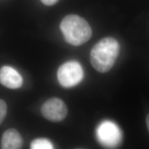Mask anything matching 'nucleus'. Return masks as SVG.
<instances>
[{"mask_svg": "<svg viewBox=\"0 0 149 149\" xmlns=\"http://www.w3.org/2000/svg\"><path fill=\"white\" fill-rule=\"evenodd\" d=\"M23 140L21 135L15 129H9L3 133L1 141L2 149H21Z\"/></svg>", "mask_w": 149, "mask_h": 149, "instance_id": "7", "label": "nucleus"}, {"mask_svg": "<svg viewBox=\"0 0 149 149\" xmlns=\"http://www.w3.org/2000/svg\"><path fill=\"white\" fill-rule=\"evenodd\" d=\"M32 149H52L53 145L47 139H37L34 140L31 144Z\"/></svg>", "mask_w": 149, "mask_h": 149, "instance_id": "8", "label": "nucleus"}, {"mask_svg": "<svg viewBox=\"0 0 149 149\" xmlns=\"http://www.w3.org/2000/svg\"><path fill=\"white\" fill-rule=\"evenodd\" d=\"M7 107L5 102L0 99V125L3 122L7 115Z\"/></svg>", "mask_w": 149, "mask_h": 149, "instance_id": "9", "label": "nucleus"}, {"mask_svg": "<svg viewBox=\"0 0 149 149\" xmlns=\"http://www.w3.org/2000/svg\"><path fill=\"white\" fill-rule=\"evenodd\" d=\"M57 76L60 84L64 87L69 88L77 85L82 80L84 71L79 63L71 61L59 68Z\"/></svg>", "mask_w": 149, "mask_h": 149, "instance_id": "3", "label": "nucleus"}, {"mask_svg": "<svg viewBox=\"0 0 149 149\" xmlns=\"http://www.w3.org/2000/svg\"><path fill=\"white\" fill-rule=\"evenodd\" d=\"M45 5L53 6L55 5L59 0H40Z\"/></svg>", "mask_w": 149, "mask_h": 149, "instance_id": "10", "label": "nucleus"}, {"mask_svg": "<svg viewBox=\"0 0 149 149\" xmlns=\"http://www.w3.org/2000/svg\"><path fill=\"white\" fill-rule=\"evenodd\" d=\"M60 27L66 42L74 46L86 43L92 34L88 23L84 18L76 15L65 16Z\"/></svg>", "mask_w": 149, "mask_h": 149, "instance_id": "2", "label": "nucleus"}, {"mask_svg": "<svg viewBox=\"0 0 149 149\" xmlns=\"http://www.w3.org/2000/svg\"><path fill=\"white\" fill-rule=\"evenodd\" d=\"M97 136L102 144L113 146L119 143L121 134L117 125L111 122L102 123L97 129Z\"/></svg>", "mask_w": 149, "mask_h": 149, "instance_id": "5", "label": "nucleus"}, {"mask_svg": "<svg viewBox=\"0 0 149 149\" xmlns=\"http://www.w3.org/2000/svg\"><path fill=\"white\" fill-rule=\"evenodd\" d=\"M0 83L10 89H17L23 84V79L16 70L5 66L0 69Z\"/></svg>", "mask_w": 149, "mask_h": 149, "instance_id": "6", "label": "nucleus"}, {"mask_svg": "<svg viewBox=\"0 0 149 149\" xmlns=\"http://www.w3.org/2000/svg\"><path fill=\"white\" fill-rule=\"evenodd\" d=\"M146 125H147V128L148 129L149 133V114L147 116L146 118Z\"/></svg>", "mask_w": 149, "mask_h": 149, "instance_id": "11", "label": "nucleus"}, {"mask_svg": "<svg viewBox=\"0 0 149 149\" xmlns=\"http://www.w3.org/2000/svg\"><path fill=\"white\" fill-rule=\"evenodd\" d=\"M43 117L52 122L64 120L68 114L66 104L61 99L53 98L45 102L41 108Z\"/></svg>", "mask_w": 149, "mask_h": 149, "instance_id": "4", "label": "nucleus"}, {"mask_svg": "<svg viewBox=\"0 0 149 149\" xmlns=\"http://www.w3.org/2000/svg\"><path fill=\"white\" fill-rule=\"evenodd\" d=\"M119 50V44L116 39L112 37L103 38L91 49V64L98 72H107L115 64Z\"/></svg>", "mask_w": 149, "mask_h": 149, "instance_id": "1", "label": "nucleus"}]
</instances>
